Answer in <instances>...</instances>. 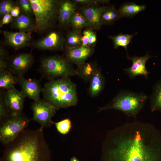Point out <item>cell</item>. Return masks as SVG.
<instances>
[{"label": "cell", "instance_id": "1", "mask_svg": "<svg viewBox=\"0 0 161 161\" xmlns=\"http://www.w3.org/2000/svg\"><path fill=\"white\" fill-rule=\"evenodd\" d=\"M151 124L135 121L123 124L110 139L108 161H161V150Z\"/></svg>", "mask_w": 161, "mask_h": 161}, {"label": "cell", "instance_id": "2", "mask_svg": "<svg viewBox=\"0 0 161 161\" xmlns=\"http://www.w3.org/2000/svg\"><path fill=\"white\" fill-rule=\"evenodd\" d=\"M43 129L23 130L4 145L0 161H50V151Z\"/></svg>", "mask_w": 161, "mask_h": 161}, {"label": "cell", "instance_id": "3", "mask_svg": "<svg viewBox=\"0 0 161 161\" xmlns=\"http://www.w3.org/2000/svg\"><path fill=\"white\" fill-rule=\"evenodd\" d=\"M44 99L58 109L77 103L76 85L69 77L58 78L46 83L42 88Z\"/></svg>", "mask_w": 161, "mask_h": 161}, {"label": "cell", "instance_id": "4", "mask_svg": "<svg viewBox=\"0 0 161 161\" xmlns=\"http://www.w3.org/2000/svg\"><path fill=\"white\" fill-rule=\"evenodd\" d=\"M149 97L143 92H136L129 90L120 91L100 111L114 109L123 112L126 115L135 118L143 109Z\"/></svg>", "mask_w": 161, "mask_h": 161}, {"label": "cell", "instance_id": "5", "mask_svg": "<svg viewBox=\"0 0 161 161\" xmlns=\"http://www.w3.org/2000/svg\"><path fill=\"white\" fill-rule=\"evenodd\" d=\"M35 17L36 32L42 33L52 28L58 18L60 1L57 0H30Z\"/></svg>", "mask_w": 161, "mask_h": 161}, {"label": "cell", "instance_id": "6", "mask_svg": "<svg viewBox=\"0 0 161 161\" xmlns=\"http://www.w3.org/2000/svg\"><path fill=\"white\" fill-rule=\"evenodd\" d=\"M40 70L42 76L49 81L77 75L76 69L65 58L58 56L46 57L42 59Z\"/></svg>", "mask_w": 161, "mask_h": 161}, {"label": "cell", "instance_id": "7", "mask_svg": "<svg viewBox=\"0 0 161 161\" xmlns=\"http://www.w3.org/2000/svg\"><path fill=\"white\" fill-rule=\"evenodd\" d=\"M30 120L23 113L10 115L1 124L0 141L5 145L13 141L25 129Z\"/></svg>", "mask_w": 161, "mask_h": 161}, {"label": "cell", "instance_id": "8", "mask_svg": "<svg viewBox=\"0 0 161 161\" xmlns=\"http://www.w3.org/2000/svg\"><path fill=\"white\" fill-rule=\"evenodd\" d=\"M31 108L33 112L32 120L38 123L41 127H48L54 123L52 118L57 109L53 105L44 100L40 99L33 102Z\"/></svg>", "mask_w": 161, "mask_h": 161}, {"label": "cell", "instance_id": "9", "mask_svg": "<svg viewBox=\"0 0 161 161\" xmlns=\"http://www.w3.org/2000/svg\"><path fill=\"white\" fill-rule=\"evenodd\" d=\"M34 58L31 53H22L13 57L8 63L7 68L18 77L24 75L31 67Z\"/></svg>", "mask_w": 161, "mask_h": 161}, {"label": "cell", "instance_id": "10", "mask_svg": "<svg viewBox=\"0 0 161 161\" xmlns=\"http://www.w3.org/2000/svg\"><path fill=\"white\" fill-rule=\"evenodd\" d=\"M65 44V39L59 32L52 31L44 37L35 41L32 46L41 50L51 51L62 50Z\"/></svg>", "mask_w": 161, "mask_h": 161}, {"label": "cell", "instance_id": "11", "mask_svg": "<svg viewBox=\"0 0 161 161\" xmlns=\"http://www.w3.org/2000/svg\"><path fill=\"white\" fill-rule=\"evenodd\" d=\"M97 4L93 3L83 5L77 11L84 17L89 28L92 30H98L101 26L100 16L104 6Z\"/></svg>", "mask_w": 161, "mask_h": 161}, {"label": "cell", "instance_id": "12", "mask_svg": "<svg viewBox=\"0 0 161 161\" xmlns=\"http://www.w3.org/2000/svg\"><path fill=\"white\" fill-rule=\"evenodd\" d=\"M25 96L21 91L15 88L7 90L5 100L10 115L22 113Z\"/></svg>", "mask_w": 161, "mask_h": 161}, {"label": "cell", "instance_id": "13", "mask_svg": "<svg viewBox=\"0 0 161 161\" xmlns=\"http://www.w3.org/2000/svg\"><path fill=\"white\" fill-rule=\"evenodd\" d=\"M94 52L93 48L88 46L66 47L65 58L70 64L79 66L85 63Z\"/></svg>", "mask_w": 161, "mask_h": 161}, {"label": "cell", "instance_id": "14", "mask_svg": "<svg viewBox=\"0 0 161 161\" xmlns=\"http://www.w3.org/2000/svg\"><path fill=\"white\" fill-rule=\"evenodd\" d=\"M152 57L149 55L148 52L144 56H129L127 58L132 61V65L130 67L124 69L123 70L131 79H134L138 75H142L147 79L150 72L146 69L145 64L148 60Z\"/></svg>", "mask_w": 161, "mask_h": 161}, {"label": "cell", "instance_id": "15", "mask_svg": "<svg viewBox=\"0 0 161 161\" xmlns=\"http://www.w3.org/2000/svg\"><path fill=\"white\" fill-rule=\"evenodd\" d=\"M21 91L29 99L37 101L40 100V95L42 88L39 81L35 79H26L24 76L18 77Z\"/></svg>", "mask_w": 161, "mask_h": 161}, {"label": "cell", "instance_id": "16", "mask_svg": "<svg viewBox=\"0 0 161 161\" xmlns=\"http://www.w3.org/2000/svg\"><path fill=\"white\" fill-rule=\"evenodd\" d=\"M3 35L5 45L16 50L26 46L31 39L30 32L4 31Z\"/></svg>", "mask_w": 161, "mask_h": 161}, {"label": "cell", "instance_id": "17", "mask_svg": "<svg viewBox=\"0 0 161 161\" xmlns=\"http://www.w3.org/2000/svg\"><path fill=\"white\" fill-rule=\"evenodd\" d=\"M76 9V4L72 1L69 0L60 1L58 16L60 27H64L69 25L71 17Z\"/></svg>", "mask_w": 161, "mask_h": 161}, {"label": "cell", "instance_id": "18", "mask_svg": "<svg viewBox=\"0 0 161 161\" xmlns=\"http://www.w3.org/2000/svg\"><path fill=\"white\" fill-rule=\"evenodd\" d=\"M11 25L13 28L24 32H30L35 27V23L31 16L21 13L13 18Z\"/></svg>", "mask_w": 161, "mask_h": 161}, {"label": "cell", "instance_id": "19", "mask_svg": "<svg viewBox=\"0 0 161 161\" xmlns=\"http://www.w3.org/2000/svg\"><path fill=\"white\" fill-rule=\"evenodd\" d=\"M121 18L115 6H104L100 16L101 26L111 25Z\"/></svg>", "mask_w": 161, "mask_h": 161}, {"label": "cell", "instance_id": "20", "mask_svg": "<svg viewBox=\"0 0 161 161\" xmlns=\"http://www.w3.org/2000/svg\"><path fill=\"white\" fill-rule=\"evenodd\" d=\"M89 81V94L92 97H96L102 91L105 85L104 77L99 69Z\"/></svg>", "mask_w": 161, "mask_h": 161}, {"label": "cell", "instance_id": "21", "mask_svg": "<svg viewBox=\"0 0 161 161\" xmlns=\"http://www.w3.org/2000/svg\"><path fill=\"white\" fill-rule=\"evenodd\" d=\"M146 8L145 5H138L134 2H128L123 4L118 10L122 17L131 18Z\"/></svg>", "mask_w": 161, "mask_h": 161}, {"label": "cell", "instance_id": "22", "mask_svg": "<svg viewBox=\"0 0 161 161\" xmlns=\"http://www.w3.org/2000/svg\"><path fill=\"white\" fill-rule=\"evenodd\" d=\"M18 83V77L10 71L5 70L0 72V88L7 90L15 88V85Z\"/></svg>", "mask_w": 161, "mask_h": 161}, {"label": "cell", "instance_id": "23", "mask_svg": "<svg viewBox=\"0 0 161 161\" xmlns=\"http://www.w3.org/2000/svg\"><path fill=\"white\" fill-rule=\"evenodd\" d=\"M98 69L95 63L85 62L78 66L76 69L77 75L85 81H90Z\"/></svg>", "mask_w": 161, "mask_h": 161}, {"label": "cell", "instance_id": "24", "mask_svg": "<svg viewBox=\"0 0 161 161\" xmlns=\"http://www.w3.org/2000/svg\"><path fill=\"white\" fill-rule=\"evenodd\" d=\"M150 102V109L151 112L161 111V78L153 87Z\"/></svg>", "mask_w": 161, "mask_h": 161}, {"label": "cell", "instance_id": "25", "mask_svg": "<svg viewBox=\"0 0 161 161\" xmlns=\"http://www.w3.org/2000/svg\"><path fill=\"white\" fill-rule=\"evenodd\" d=\"M134 35L129 34H123L120 33L114 36L110 35L109 38L112 41L114 48L117 49L120 47H124L126 49L127 58L129 57L127 53V48L129 44L131 42Z\"/></svg>", "mask_w": 161, "mask_h": 161}, {"label": "cell", "instance_id": "26", "mask_svg": "<svg viewBox=\"0 0 161 161\" xmlns=\"http://www.w3.org/2000/svg\"><path fill=\"white\" fill-rule=\"evenodd\" d=\"M69 25L71 26L72 30L80 32L83 28L89 27L84 17L78 11L75 12L72 16Z\"/></svg>", "mask_w": 161, "mask_h": 161}, {"label": "cell", "instance_id": "27", "mask_svg": "<svg viewBox=\"0 0 161 161\" xmlns=\"http://www.w3.org/2000/svg\"><path fill=\"white\" fill-rule=\"evenodd\" d=\"M80 32L72 30L69 32L65 39L66 47L73 48L81 46Z\"/></svg>", "mask_w": 161, "mask_h": 161}, {"label": "cell", "instance_id": "28", "mask_svg": "<svg viewBox=\"0 0 161 161\" xmlns=\"http://www.w3.org/2000/svg\"><path fill=\"white\" fill-rule=\"evenodd\" d=\"M5 94L3 92H0V121L1 124L10 115L5 100Z\"/></svg>", "mask_w": 161, "mask_h": 161}, {"label": "cell", "instance_id": "29", "mask_svg": "<svg viewBox=\"0 0 161 161\" xmlns=\"http://www.w3.org/2000/svg\"><path fill=\"white\" fill-rule=\"evenodd\" d=\"M18 5L17 1L10 0L1 1L0 3V16L2 17L5 15L10 14L13 8Z\"/></svg>", "mask_w": 161, "mask_h": 161}, {"label": "cell", "instance_id": "30", "mask_svg": "<svg viewBox=\"0 0 161 161\" xmlns=\"http://www.w3.org/2000/svg\"><path fill=\"white\" fill-rule=\"evenodd\" d=\"M20 10L21 13L32 16L34 14L30 0H18L16 1Z\"/></svg>", "mask_w": 161, "mask_h": 161}, {"label": "cell", "instance_id": "31", "mask_svg": "<svg viewBox=\"0 0 161 161\" xmlns=\"http://www.w3.org/2000/svg\"><path fill=\"white\" fill-rule=\"evenodd\" d=\"M54 123L58 131L61 134H65L68 133L71 128V123L68 118L64 119Z\"/></svg>", "mask_w": 161, "mask_h": 161}, {"label": "cell", "instance_id": "32", "mask_svg": "<svg viewBox=\"0 0 161 161\" xmlns=\"http://www.w3.org/2000/svg\"><path fill=\"white\" fill-rule=\"evenodd\" d=\"M94 31L92 30L89 28L84 30L81 37V46H88V41L89 38Z\"/></svg>", "mask_w": 161, "mask_h": 161}, {"label": "cell", "instance_id": "33", "mask_svg": "<svg viewBox=\"0 0 161 161\" xmlns=\"http://www.w3.org/2000/svg\"><path fill=\"white\" fill-rule=\"evenodd\" d=\"M13 18V16L10 13L4 15L0 21V27H1L4 24L11 23Z\"/></svg>", "mask_w": 161, "mask_h": 161}, {"label": "cell", "instance_id": "34", "mask_svg": "<svg viewBox=\"0 0 161 161\" xmlns=\"http://www.w3.org/2000/svg\"><path fill=\"white\" fill-rule=\"evenodd\" d=\"M97 40V36L96 33L93 31L91 34L88 41V46L93 48L96 44Z\"/></svg>", "mask_w": 161, "mask_h": 161}, {"label": "cell", "instance_id": "35", "mask_svg": "<svg viewBox=\"0 0 161 161\" xmlns=\"http://www.w3.org/2000/svg\"><path fill=\"white\" fill-rule=\"evenodd\" d=\"M20 10L18 5L14 7L11 11L10 14L14 18L18 17L20 14Z\"/></svg>", "mask_w": 161, "mask_h": 161}, {"label": "cell", "instance_id": "36", "mask_svg": "<svg viewBox=\"0 0 161 161\" xmlns=\"http://www.w3.org/2000/svg\"><path fill=\"white\" fill-rule=\"evenodd\" d=\"M72 1L76 4H81L83 5L95 3L94 0H74Z\"/></svg>", "mask_w": 161, "mask_h": 161}, {"label": "cell", "instance_id": "37", "mask_svg": "<svg viewBox=\"0 0 161 161\" xmlns=\"http://www.w3.org/2000/svg\"><path fill=\"white\" fill-rule=\"evenodd\" d=\"M7 66L8 63L6 60L0 59V72L6 70Z\"/></svg>", "mask_w": 161, "mask_h": 161}, {"label": "cell", "instance_id": "38", "mask_svg": "<svg viewBox=\"0 0 161 161\" xmlns=\"http://www.w3.org/2000/svg\"><path fill=\"white\" fill-rule=\"evenodd\" d=\"M7 53L6 50L2 46L0 47V59L6 60Z\"/></svg>", "mask_w": 161, "mask_h": 161}, {"label": "cell", "instance_id": "39", "mask_svg": "<svg viewBox=\"0 0 161 161\" xmlns=\"http://www.w3.org/2000/svg\"><path fill=\"white\" fill-rule=\"evenodd\" d=\"M95 3L97 4H105L109 3V0H95Z\"/></svg>", "mask_w": 161, "mask_h": 161}, {"label": "cell", "instance_id": "40", "mask_svg": "<svg viewBox=\"0 0 161 161\" xmlns=\"http://www.w3.org/2000/svg\"><path fill=\"white\" fill-rule=\"evenodd\" d=\"M71 161H78V160L75 157H73L71 159Z\"/></svg>", "mask_w": 161, "mask_h": 161}]
</instances>
